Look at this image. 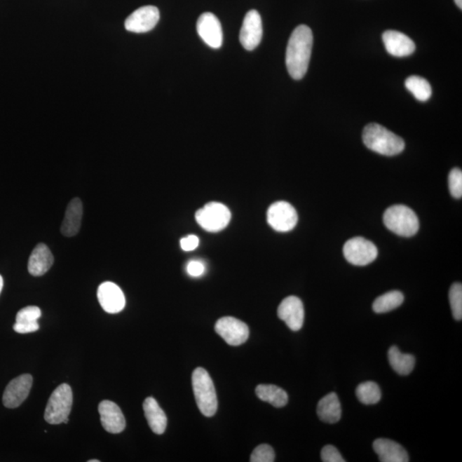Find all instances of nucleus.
<instances>
[{
	"instance_id": "1",
	"label": "nucleus",
	"mask_w": 462,
	"mask_h": 462,
	"mask_svg": "<svg viewBox=\"0 0 462 462\" xmlns=\"http://www.w3.org/2000/svg\"><path fill=\"white\" fill-rule=\"evenodd\" d=\"M313 43V32L308 26H298L291 34L286 50V66L293 79H304L308 72Z\"/></svg>"
},
{
	"instance_id": "2",
	"label": "nucleus",
	"mask_w": 462,
	"mask_h": 462,
	"mask_svg": "<svg viewBox=\"0 0 462 462\" xmlns=\"http://www.w3.org/2000/svg\"><path fill=\"white\" fill-rule=\"evenodd\" d=\"M362 139L367 149L386 156H395L405 149L403 139L378 123L365 127Z\"/></svg>"
},
{
	"instance_id": "3",
	"label": "nucleus",
	"mask_w": 462,
	"mask_h": 462,
	"mask_svg": "<svg viewBox=\"0 0 462 462\" xmlns=\"http://www.w3.org/2000/svg\"><path fill=\"white\" fill-rule=\"evenodd\" d=\"M192 386L196 401L201 414L212 417L217 409V398L215 384L204 368L198 367L192 374Z\"/></svg>"
},
{
	"instance_id": "4",
	"label": "nucleus",
	"mask_w": 462,
	"mask_h": 462,
	"mask_svg": "<svg viewBox=\"0 0 462 462\" xmlns=\"http://www.w3.org/2000/svg\"><path fill=\"white\" fill-rule=\"evenodd\" d=\"M383 223L395 234L410 238L419 231V222L415 212L405 205H395L383 215Z\"/></svg>"
},
{
	"instance_id": "5",
	"label": "nucleus",
	"mask_w": 462,
	"mask_h": 462,
	"mask_svg": "<svg viewBox=\"0 0 462 462\" xmlns=\"http://www.w3.org/2000/svg\"><path fill=\"white\" fill-rule=\"evenodd\" d=\"M73 403V394L71 386L62 383L53 392L46 407L44 417L46 421L52 425L67 424Z\"/></svg>"
},
{
	"instance_id": "6",
	"label": "nucleus",
	"mask_w": 462,
	"mask_h": 462,
	"mask_svg": "<svg viewBox=\"0 0 462 462\" xmlns=\"http://www.w3.org/2000/svg\"><path fill=\"white\" fill-rule=\"evenodd\" d=\"M231 219L230 210L222 203H211L198 210L196 215V222L204 230L209 232H219L227 227Z\"/></svg>"
},
{
	"instance_id": "7",
	"label": "nucleus",
	"mask_w": 462,
	"mask_h": 462,
	"mask_svg": "<svg viewBox=\"0 0 462 462\" xmlns=\"http://www.w3.org/2000/svg\"><path fill=\"white\" fill-rule=\"evenodd\" d=\"M378 254V248L374 243L363 238L348 240L344 247L345 259L354 266H367L374 261Z\"/></svg>"
},
{
	"instance_id": "8",
	"label": "nucleus",
	"mask_w": 462,
	"mask_h": 462,
	"mask_svg": "<svg viewBox=\"0 0 462 462\" xmlns=\"http://www.w3.org/2000/svg\"><path fill=\"white\" fill-rule=\"evenodd\" d=\"M267 222L275 231L288 232L297 226V212L292 205L286 201H278L268 209Z\"/></svg>"
},
{
	"instance_id": "9",
	"label": "nucleus",
	"mask_w": 462,
	"mask_h": 462,
	"mask_svg": "<svg viewBox=\"0 0 462 462\" xmlns=\"http://www.w3.org/2000/svg\"><path fill=\"white\" fill-rule=\"evenodd\" d=\"M215 331L231 346H238L245 343L250 337L247 325L233 317H224L217 320Z\"/></svg>"
},
{
	"instance_id": "10",
	"label": "nucleus",
	"mask_w": 462,
	"mask_h": 462,
	"mask_svg": "<svg viewBox=\"0 0 462 462\" xmlns=\"http://www.w3.org/2000/svg\"><path fill=\"white\" fill-rule=\"evenodd\" d=\"M159 11L157 7L147 6L139 8L127 18L124 27L133 33H147L154 29L159 21Z\"/></svg>"
},
{
	"instance_id": "11",
	"label": "nucleus",
	"mask_w": 462,
	"mask_h": 462,
	"mask_svg": "<svg viewBox=\"0 0 462 462\" xmlns=\"http://www.w3.org/2000/svg\"><path fill=\"white\" fill-rule=\"evenodd\" d=\"M197 32L205 44L213 49H219L223 44L222 26L215 14L205 13L197 21Z\"/></svg>"
},
{
	"instance_id": "12",
	"label": "nucleus",
	"mask_w": 462,
	"mask_h": 462,
	"mask_svg": "<svg viewBox=\"0 0 462 462\" xmlns=\"http://www.w3.org/2000/svg\"><path fill=\"white\" fill-rule=\"evenodd\" d=\"M263 36L262 20L257 11L246 14L240 32V42L247 51H253L259 45Z\"/></svg>"
},
{
	"instance_id": "13",
	"label": "nucleus",
	"mask_w": 462,
	"mask_h": 462,
	"mask_svg": "<svg viewBox=\"0 0 462 462\" xmlns=\"http://www.w3.org/2000/svg\"><path fill=\"white\" fill-rule=\"evenodd\" d=\"M32 383L33 378L29 374H23L11 380L4 392V405L8 409H15L20 406L29 397Z\"/></svg>"
},
{
	"instance_id": "14",
	"label": "nucleus",
	"mask_w": 462,
	"mask_h": 462,
	"mask_svg": "<svg viewBox=\"0 0 462 462\" xmlns=\"http://www.w3.org/2000/svg\"><path fill=\"white\" fill-rule=\"evenodd\" d=\"M278 315L290 329L294 332L300 331L304 323V304L297 297H287L279 305Z\"/></svg>"
},
{
	"instance_id": "15",
	"label": "nucleus",
	"mask_w": 462,
	"mask_h": 462,
	"mask_svg": "<svg viewBox=\"0 0 462 462\" xmlns=\"http://www.w3.org/2000/svg\"><path fill=\"white\" fill-rule=\"evenodd\" d=\"M97 296L100 306L108 313H118L125 306V297L114 283L106 282L100 285Z\"/></svg>"
},
{
	"instance_id": "16",
	"label": "nucleus",
	"mask_w": 462,
	"mask_h": 462,
	"mask_svg": "<svg viewBox=\"0 0 462 462\" xmlns=\"http://www.w3.org/2000/svg\"><path fill=\"white\" fill-rule=\"evenodd\" d=\"M99 413L104 429L112 434L122 433L125 429V418L120 407L114 402L103 401L100 403Z\"/></svg>"
},
{
	"instance_id": "17",
	"label": "nucleus",
	"mask_w": 462,
	"mask_h": 462,
	"mask_svg": "<svg viewBox=\"0 0 462 462\" xmlns=\"http://www.w3.org/2000/svg\"><path fill=\"white\" fill-rule=\"evenodd\" d=\"M383 41L387 52L394 57H407L415 51L414 42L399 31H386L383 34Z\"/></svg>"
},
{
	"instance_id": "18",
	"label": "nucleus",
	"mask_w": 462,
	"mask_h": 462,
	"mask_svg": "<svg viewBox=\"0 0 462 462\" xmlns=\"http://www.w3.org/2000/svg\"><path fill=\"white\" fill-rule=\"evenodd\" d=\"M374 449L382 462H407L409 454L401 444L397 442L379 438L374 442Z\"/></svg>"
},
{
	"instance_id": "19",
	"label": "nucleus",
	"mask_w": 462,
	"mask_h": 462,
	"mask_svg": "<svg viewBox=\"0 0 462 462\" xmlns=\"http://www.w3.org/2000/svg\"><path fill=\"white\" fill-rule=\"evenodd\" d=\"M53 261V255L49 247L44 243L38 244L29 259V273L34 277H40L48 273Z\"/></svg>"
},
{
	"instance_id": "20",
	"label": "nucleus",
	"mask_w": 462,
	"mask_h": 462,
	"mask_svg": "<svg viewBox=\"0 0 462 462\" xmlns=\"http://www.w3.org/2000/svg\"><path fill=\"white\" fill-rule=\"evenodd\" d=\"M83 205L79 198H75L66 209L64 219L62 223L61 233L66 238H72L79 232L83 219Z\"/></svg>"
},
{
	"instance_id": "21",
	"label": "nucleus",
	"mask_w": 462,
	"mask_h": 462,
	"mask_svg": "<svg viewBox=\"0 0 462 462\" xmlns=\"http://www.w3.org/2000/svg\"><path fill=\"white\" fill-rule=\"evenodd\" d=\"M317 414L320 421L335 424L341 416V402L336 393H329L322 398L317 407Z\"/></svg>"
},
{
	"instance_id": "22",
	"label": "nucleus",
	"mask_w": 462,
	"mask_h": 462,
	"mask_svg": "<svg viewBox=\"0 0 462 462\" xmlns=\"http://www.w3.org/2000/svg\"><path fill=\"white\" fill-rule=\"evenodd\" d=\"M143 409L153 432L158 435L164 433L167 426V417L165 412L158 406L156 400L147 398L143 403Z\"/></svg>"
},
{
	"instance_id": "23",
	"label": "nucleus",
	"mask_w": 462,
	"mask_h": 462,
	"mask_svg": "<svg viewBox=\"0 0 462 462\" xmlns=\"http://www.w3.org/2000/svg\"><path fill=\"white\" fill-rule=\"evenodd\" d=\"M256 395L263 402L275 407H283L288 403V394L285 390L273 384H259L256 387Z\"/></svg>"
},
{
	"instance_id": "24",
	"label": "nucleus",
	"mask_w": 462,
	"mask_h": 462,
	"mask_svg": "<svg viewBox=\"0 0 462 462\" xmlns=\"http://www.w3.org/2000/svg\"><path fill=\"white\" fill-rule=\"evenodd\" d=\"M388 358H389L390 367L399 375L407 376L414 370L415 366L414 355L402 354L398 347L393 346L389 349Z\"/></svg>"
},
{
	"instance_id": "25",
	"label": "nucleus",
	"mask_w": 462,
	"mask_h": 462,
	"mask_svg": "<svg viewBox=\"0 0 462 462\" xmlns=\"http://www.w3.org/2000/svg\"><path fill=\"white\" fill-rule=\"evenodd\" d=\"M405 301V296L400 291L394 290L382 294L376 299L372 309L376 313H386L399 308Z\"/></svg>"
},
{
	"instance_id": "26",
	"label": "nucleus",
	"mask_w": 462,
	"mask_h": 462,
	"mask_svg": "<svg viewBox=\"0 0 462 462\" xmlns=\"http://www.w3.org/2000/svg\"><path fill=\"white\" fill-rule=\"evenodd\" d=\"M405 87L419 102H426L432 96V87L423 77L409 76L405 81Z\"/></svg>"
},
{
	"instance_id": "27",
	"label": "nucleus",
	"mask_w": 462,
	"mask_h": 462,
	"mask_svg": "<svg viewBox=\"0 0 462 462\" xmlns=\"http://www.w3.org/2000/svg\"><path fill=\"white\" fill-rule=\"evenodd\" d=\"M356 397L363 405H376L381 399L382 393L379 386L374 382H365L357 387Z\"/></svg>"
},
{
	"instance_id": "28",
	"label": "nucleus",
	"mask_w": 462,
	"mask_h": 462,
	"mask_svg": "<svg viewBox=\"0 0 462 462\" xmlns=\"http://www.w3.org/2000/svg\"><path fill=\"white\" fill-rule=\"evenodd\" d=\"M449 297L453 317L456 320L460 321L462 318V285L461 283H454L449 290Z\"/></svg>"
},
{
	"instance_id": "29",
	"label": "nucleus",
	"mask_w": 462,
	"mask_h": 462,
	"mask_svg": "<svg viewBox=\"0 0 462 462\" xmlns=\"http://www.w3.org/2000/svg\"><path fill=\"white\" fill-rule=\"evenodd\" d=\"M41 316V311L38 306H29L21 309L15 317V323L31 324L38 322Z\"/></svg>"
},
{
	"instance_id": "30",
	"label": "nucleus",
	"mask_w": 462,
	"mask_h": 462,
	"mask_svg": "<svg viewBox=\"0 0 462 462\" xmlns=\"http://www.w3.org/2000/svg\"><path fill=\"white\" fill-rule=\"evenodd\" d=\"M274 461V450L268 444L259 445L252 453L250 457L251 462H273Z\"/></svg>"
},
{
	"instance_id": "31",
	"label": "nucleus",
	"mask_w": 462,
	"mask_h": 462,
	"mask_svg": "<svg viewBox=\"0 0 462 462\" xmlns=\"http://www.w3.org/2000/svg\"><path fill=\"white\" fill-rule=\"evenodd\" d=\"M449 188L450 193L456 199L462 196V172L460 169H453L449 175Z\"/></svg>"
},
{
	"instance_id": "32",
	"label": "nucleus",
	"mask_w": 462,
	"mask_h": 462,
	"mask_svg": "<svg viewBox=\"0 0 462 462\" xmlns=\"http://www.w3.org/2000/svg\"><path fill=\"white\" fill-rule=\"evenodd\" d=\"M321 460L324 462H345L339 449L332 445H326L322 449Z\"/></svg>"
},
{
	"instance_id": "33",
	"label": "nucleus",
	"mask_w": 462,
	"mask_h": 462,
	"mask_svg": "<svg viewBox=\"0 0 462 462\" xmlns=\"http://www.w3.org/2000/svg\"><path fill=\"white\" fill-rule=\"evenodd\" d=\"M205 270V267L204 263L200 261V260H191V261L189 262L187 266L188 273L195 278L203 275Z\"/></svg>"
},
{
	"instance_id": "34",
	"label": "nucleus",
	"mask_w": 462,
	"mask_h": 462,
	"mask_svg": "<svg viewBox=\"0 0 462 462\" xmlns=\"http://www.w3.org/2000/svg\"><path fill=\"white\" fill-rule=\"evenodd\" d=\"M181 247L184 251H193L199 245V238L195 235L188 236L181 240Z\"/></svg>"
},
{
	"instance_id": "35",
	"label": "nucleus",
	"mask_w": 462,
	"mask_h": 462,
	"mask_svg": "<svg viewBox=\"0 0 462 462\" xmlns=\"http://www.w3.org/2000/svg\"><path fill=\"white\" fill-rule=\"evenodd\" d=\"M39 326L38 322L31 324H20L15 323L13 326L14 331L20 334H27L38 331Z\"/></svg>"
},
{
	"instance_id": "36",
	"label": "nucleus",
	"mask_w": 462,
	"mask_h": 462,
	"mask_svg": "<svg viewBox=\"0 0 462 462\" xmlns=\"http://www.w3.org/2000/svg\"><path fill=\"white\" fill-rule=\"evenodd\" d=\"M3 286H4V280L2 276L0 275V293H1V291L3 290Z\"/></svg>"
},
{
	"instance_id": "37",
	"label": "nucleus",
	"mask_w": 462,
	"mask_h": 462,
	"mask_svg": "<svg viewBox=\"0 0 462 462\" xmlns=\"http://www.w3.org/2000/svg\"><path fill=\"white\" fill-rule=\"evenodd\" d=\"M455 2L456 4V6L460 8V9H462V0H455Z\"/></svg>"
},
{
	"instance_id": "38",
	"label": "nucleus",
	"mask_w": 462,
	"mask_h": 462,
	"mask_svg": "<svg viewBox=\"0 0 462 462\" xmlns=\"http://www.w3.org/2000/svg\"><path fill=\"white\" fill-rule=\"evenodd\" d=\"M88 462H100V461L99 460H90V461H88Z\"/></svg>"
}]
</instances>
